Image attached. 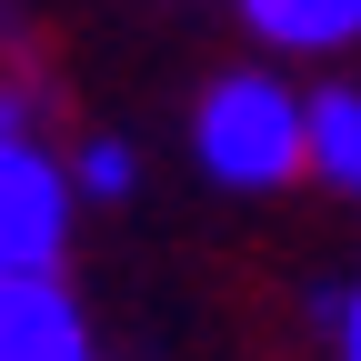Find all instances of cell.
<instances>
[{"label":"cell","mask_w":361,"mask_h":361,"mask_svg":"<svg viewBox=\"0 0 361 361\" xmlns=\"http://www.w3.org/2000/svg\"><path fill=\"white\" fill-rule=\"evenodd\" d=\"M191 151H201L211 180H231V191H281V180L311 171V101L281 90L271 71H231V80L201 90Z\"/></svg>","instance_id":"6da1fadb"},{"label":"cell","mask_w":361,"mask_h":361,"mask_svg":"<svg viewBox=\"0 0 361 361\" xmlns=\"http://www.w3.org/2000/svg\"><path fill=\"white\" fill-rule=\"evenodd\" d=\"M71 180L40 141L20 130H0V261H11V281H51L61 251H71Z\"/></svg>","instance_id":"7a4b0ae2"},{"label":"cell","mask_w":361,"mask_h":361,"mask_svg":"<svg viewBox=\"0 0 361 361\" xmlns=\"http://www.w3.org/2000/svg\"><path fill=\"white\" fill-rule=\"evenodd\" d=\"M0 361H90V331L61 281H0Z\"/></svg>","instance_id":"3957f363"},{"label":"cell","mask_w":361,"mask_h":361,"mask_svg":"<svg viewBox=\"0 0 361 361\" xmlns=\"http://www.w3.org/2000/svg\"><path fill=\"white\" fill-rule=\"evenodd\" d=\"M271 51H341L361 40V0H241Z\"/></svg>","instance_id":"277c9868"},{"label":"cell","mask_w":361,"mask_h":361,"mask_svg":"<svg viewBox=\"0 0 361 361\" xmlns=\"http://www.w3.org/2000/svg\"><path fill=\"white\" fill-rule=\"evenodd\" d=\"M311 171L361 201V90H311Z\"/></svg>","instance_id":"5b68a950"},{"label":"cell","mask_w":361,"mask_h":361,"mask_svg":"<svg viewBox=\"0 0 361 361\" xmlns=\"http://www.w3.org/2000/svg\"><path fill=\"white\" fill-rule=\"evenodd\" d=\"M80 191H101V201H130V191H141L130 141H90V151H80Z\"/></svg>","instance_id":"8992f818"},{"label":"cell","mask_w":361,"mask_h":361,"mask_svg":"<svg viewBox=\"0 0 361 361\" xmlns=\"http://www.w3.org/2000/svg\"><path fill=\"white\" fill-rule=\"evenodd\" d=\"M341 361H361V291L341 301Z\"/></svg>","instance_id":"52a82bcc"},{"label":"cell","mask_w":361,"mask_h":361,"mask_svg":"<svg viewBox=\"0 0 361 361\" xmlns=\"http://www.w3.org/2000/svg\"><path fill=\"white\" fill-rule=\"evenodd\" d=\"M0 281H11V261H0Z\"/></svg>","instance_id":"ba28073f"}]
</instances>
